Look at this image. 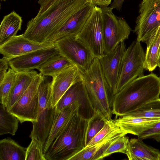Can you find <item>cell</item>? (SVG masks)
<instances>
[{"label":"cell","mask_w":160,"mask_h":160,"mask_svg":"<svg viewBox=\"0 0 160 160\" xmlns=\"http://www.w3.org/2000/svg\"><path fill=\"white\" fill-rule=\"evenodd\" d=\"M95 58L104 55L103 18L101 8L94 6L79 33L77 35Z\"/></svg>","instance_id":"52a82bcc"},{"label":"cell","mask_w":160,"mask_h":160,"mask_svg":"<svg viewBox=\"0 0 160 160\" xmlns=\"http://www.w3.org/2000/svg\"><path fill=\"white\" fill-rule=\"evenodd\" d=\"M76 103L80 106L78 113L83 118L89 120L93 115L95 110L90 102L83 82L72 85L66 92L55 106L56 112Z\"/></svg>","instance_id":"7c38bea8"},{"label":"cell","mask_w":160,"mask_h":160,"mask_svg":"<svg viewBox=\"0 0 160 160\" xmlns=\"http://www.w3.org/2000/svg\"><path fill=\"white\" fill-rule=\"evenodd\" d=\"M22 22V17L14 11L3 17L0 26V46L17 35Z\"/></svg>","instance_id":"603a6c76"},{"label":"cell","mask_w":160,"mask_h":160,"mask_svg":"<svg viewBox=\"0 0 160 160\" xmlns=\"http://www.w3.org/2000/svg\"><path fill=\"white\" fill-rule=\"evenodd\" d=\"M79 108L80 106L76 103L67 106L60 111L56 112L52 128L43 149L44 155Z\"/></svg>","instance_id":"ffe728a7"},{"label":"cell","mask_w":160,"mask_h":160,"mask_svg":"<svg viewBox=\"0 0 160 160\" xmlns=\"http://www.w3.org/2000/svg\"><path fill=\"white\" fill-rule=\"evenodd\" d=\"M43 75L39 73L27 89L8 111L22 123L37 121L39 98L38 88Z\"/></svg>","instance_id":"8fae6325"},{"label":"cell","mask_w":160,"mask_h":160,"mask_svg":"<svg viewBox=\"0 0 160 160\" xmlns=\"http://www.w3.org/2000/svg\"><path fill=\"white\" fill-rule=\"evenodd\" d=\"M158 160H160V153L159 155L158 158Z\"/></svg>","instance_id":"f35d334b"},{"label":"cell","mask_w":160,"mask_h":160,"mask_svg":"<svg viewBox=\"0 0 160 160\" xmlns=\"http://www.w3.org/2000/svg\"><path fill=\"white\" fill-rule=\"evenodd\" d=\"M27 148L11 138L1 139L0 141V160H25Z\"/></svg>","instance_id":"d4e9b609"},{"label":"cell","mask_w":160,"mask_h":160,"mask_svg":"<svg viewBox=\"0 0 160 160\" xmlns=\"http://www.w3.org/2000/svg\"><path fill=\"white\" fill-rule=\"evenodd\" d=\"M125 115L160 118V98L150 101L138 109Z\"/></svg>","instance_id":"83f0119b"},{"label":"cell","mask_w":160,"mask_h":160,"mask_svg":"<svg viewBox=\"0 0 160 160\" xmlns=\"http://www.w3.org/2000/svg\"><path fill=\"white\" fill-rule=\"evenodd\" d=\"M160 78L151 73L135 79L114 95L112 114L116 118L159 98Z\"/></svg>","instance_id":"7a4b0ae2"},{"label":"cell","mask_w":160,"mask_h":160,"mask_svg":"<svg viewBox=\"0 0 160 160\" xmlns=\"http://www.w3.org/2000/svg\"><path fill=\"white\" fill-rule=\"evenodd\" d=\"M94 6L90 2L77 11L47 42H55L64 37L77 36L80 32Z\"/></svg>","instance_id":"e0dca14e"},{"label":"cell","mask_w":160,"mask_h":160,"mask_svg":"<svg viewBox=\"0 0 160 160\" xmlns=\"http://www.w3.org/2000/svg\"><path fill=\"white\" fill-rule=\"evenodd\" d=\"M18 119L10 112L3 105H0V135H15L18 129Z\"/></svg>","instance_id":"4316f807"},{"label":"cell","mask_w":160,"mask_h":160,"mask_svg":"<svg viewBox=\"0 0 160 160\" xmlns=\"http://www.w3.org/2000/svg\"><path fill=\"white\" fill-rule=\"evenodd\" d=\"M127 133L120 127L99 142L85 147L69 160H99L110 146L120 137Z\"/></svg>","instance_id":"ac0fdd59"},{"label":"cell","mask_w":160,"mask_h":160,"mask_svg":"<svg viewBox=\"0 0 160 160\" xmlns=\"http://www.w3.org/2000/svg\"><path fill=\"white\" fill-rule=\"evenodd\" d=\"M1 1H6V0H0Z\"/></svg>","instance_id":"60d3db41"},{"label":"cell","mask_w":160,"mask_h":160,"mask_svg":"<svg viewBox=\"0 0 160 160\" xmlns=\"http://www.w3.org/2000/svg\"><path fill=\"white\" fill-rule=\"evenodd\" d=\"M78 110L45 153L46 160H69L85 147L88 120L80 115Z\"/></svg>","instance_id":"3957f363"},{"label":"cell","mask_w":160,"mask_h":160,"mask_svg":"<svg viewBox=\"0 0 160 160\" xmlns=\"http://www.w3.org/2000/svg\"><path fill=\"white\" fill-rule=\"evenodd\" d=\"M114 120L116 124L127 134L138 136L160 121V118L124 115L118 117Z\"/></svg>","instance_id":"d6986e66"},{"label":"cell","mask_w":160,"mask_h":160,"mask_svg":"<svg viewBox=\"0 0 160 160\" xmlns=\"http://www.w3.org/2000/svg\"><path fill=\"white\" fill-rule=\"evenodd\" d=\"M73 65L70 61L59 53L50 58L37 69L43 76L52 77Z\"/></svg>","instance_id":"484cf974"},{"label":"cell","mask_w":160,"mask_h":160,"mask_svg":"<svg viewBox=\"0 0 160 160\" xmlns=\"http://www.w3.org/2000/svg\"><path fill=\"white\" fill-rule=\"evenodd\" d=\"M147 45L145 54L144 69L153 71L158 67V56L160 46V26L145 42Z\"/></svg>","instance_id":"cb8c5ba5"},{"label":"cell","mask_w":160,"mask_h":160,"mask_svg":"<svg viewBox=\"0 0 160 160\" xmlns=\"http://www.w3.org/2000/svg\"><path fill=\"white\" fill-rule=\"evenodd\" d=\"M94 6L100 7H108L111 4L112 0H88Z\"/></svg>","instance_id":"d590c367"},{"label":"cell","mask_w":160,"mask_h":160,"mask_svg":"<svg viewBox=\"0 0 160 160\" xmlns=\"http://www.w3.org/2000/svg\"><path fill=\"white\" fill-rule=\"evenodd\" d=\"M60 54L82 70L89 68L95 58L77 36H67L55 42Z\"/></svg>","instance_id":"30bf717a"},{"label":"cell","mask_w":160,"mask_h":160,"mask_svg":"<svg viewBox=\"0 0 160 160\" xmlns=\"http://www.w3.org/2000/svg\"><path fill=\"white\" fill-rule=\"evenodd\" d=\"M129 141L128 137L126 135L117 139L103 153L101 157V160L114 153L120 152L126 154V149Z\"/></svg>","instance_id":"d6a6232c"},{"label":"cell","mask_w":160,"mask_h":160,"mask_svg":"<svg viewBox=\"0 0 160 160\" xmlns=\"http://www.w3.org/2000/svg\"><path fill=\"white\" fill-rule=\"evenodd\" d=\"M49 76H42L39 84V98L37 121L32 122L33 127L29 135L42 145L43 152L49 136L56 113V107H52L51 102V82Z\"/></svg>","instance_id":"5b68a950"},{"label":"cell","mask_w":160,"mask_h":160,"mask_svg":"<svg viewBox=\"0 0 160 160\" xmlns=\"http://www.w3.org/2000/svg\"><path fill=\"white\" fill-rule=\"evenodd\" d=\"M82 71L73 65L52 77L51 82V102L53 107L68 88L72 85L82 82Z\"/></svg>","instance_id":"4fadbf2b"},{"label":"cell","mask_w":160,"mask_h":160,"mask_svg":"<svg viewBox=\"0 0 160 160\" xmlns=\"http://www.w3.org/2000/svg\"><path fill=\"white\" fill-rule=\"evenodd\" d=\"M8 61L3 57L0 59V82L3 79L8 69Z\"/></svg>","instance_id":"e575fe53"},{"label":"cell","mask_w":160,"mask_h":160,"mask_svg":"<svg viewBox=\"0 0 160 160\" xmlns=\"http://www.w3.org/2000/svg\"><path fill=\"white\" fill-rule=\"evenodd\" d=\"M16 72L11 68H9L3 79L0 82V103L5 107L16 80Z\"/></svg>","instance_id":"f546056e"},{"label":"cell","mask_w":160,"mask_h":160,"mask_svg":"<svg viewBox=\"0 0 160 160\" xmlns=\"http://www.w3.org/2000/svg\"><path fill=\"white\" fill-rule=\"evenodd\" d=\"M119 128L114 120L107 119L102 129L91 140L86 147H88L99 142Z\"/></svg>","instance_id":"1f68e13d"},{"label":"cell","mask_w":160,"mask_h":160,"mask_svg":"<svg viewBox=\"0 0 160 160\" xmlns=\"http://www.w3.org/2000/svg\"><path fill=\"white\" fill-rule=\"evenodd\" d=\"M125 0H114L109 8L112 10L114 9H116L118 10H120L121 8L123 2Z\"/></svg>","instance_id":"8d00e7d4"},{"label":"cell","mask_w":160,"mask_h":160,"mask_svg":"<svg viewBox=\"0 0 160 160\" xmlns=\"http://www.w3.org/2000/svg\"><path fill=\"white\" fill-rule=\"evenodd\" d=\"M38 74L34 70L17 72L16 80L10 92L6 106L8 111L24 93Z\"/></svg>","instance_id":"7402d4cb"},{"label":"cell","mask_w":160,"mask_h":160,"mask_svg":"<svg viewBox=\"0 0 160 160\" xmlns=\"http://www.w3.org/2000/svg\"><path fill=\"white\" fill-rule=\"evenodd\" d=\"M55 42L39 43L25 37L23 34L16 35L0 46V52L8 61L40 49L51 47Z\"/></svg>","instance_id":"5bb4252c"},{"label":"cell","mask_w":160,"mask_h":160,"mask_svg":"<svg viewBox=\"0 0 160 160\" xmlns=\"http://www.w3.org/2000/svg\"><path fill=\"white\" fill-rule=\"evenodd\" d=\"M160 151L144 143L142 140L132 138L129 140L126 154L129 160H158Z\"/></svg>","instance_id":"44dd1931"},{"label":"cell","mask_w":160,"mask_h":160,"mask_svg":"<svg viewBox=\"0 0 160 160\" xmlns=\"http://www.w3.org/2000/svg\"><path fill=\"white\" fill-rule=\"evenodd\" d=\"M124 42L99 59L105 76L114 95L122 58L126 50Z\"/></svg>","instance_id":"2e32d148"},{"label":"cell","mask_w":160,"mask_h":160,"mask_svg":"<svg viewBox=\"0 0 160 160\" xmlns=\"http://www.w3.org/2000/svg\"><path fill=\"white\" fill-rule=\"evenodd\" d=\"M59 53L55 44L10 60L8 61L9 66L17 72L29 71L38 69L50 58Z\"/></svg>","instance_id":"9a60e30c"},{"label":"cell","mask_w":160,"mask_h":160,"mask_svg":"<svg viewBox=\"0 0 160 160\" xmlns=\"http://www.w3.org/2000/svg\"><path fill=\"white\" fill-rule=\"evenodd\" d=\"M27 148L25 160H46L42 144L34 138Z\"/></svg>","instance_id":"4dcf8cb0"},{"label":"cell","mask_w":160,"mask_h":160,"mask_svg":"<svg viewBox=\"0 0 160 160\" xmlns=\"http://www.w3.org/2000/svg\"><path fill=\"white\" fill-rule=\"evenodd\" d=\"M134 32L145 42L160 26V0H142Z\"/></svg>","instance_id":"9c48e42d"},{"label":"cell","mask_w":160,"mask_h":160,"mask_svg":"<svg viewBox=\"0 0 160 160\" xmlns=\"http://www.w3.org/2000/svg\"><path fill=\"white\" fill-rule=\"evenodd\" d=\"M83 82L95 111L112 119L114 95L103 72L98 58H95L88 68L82 70Z\"/></svg>","instance_id":"277c9868"},{"label":"cell","mask_w":160,"mask_h":160,"mask_svg":"<svg viewBox=\"0 0 160 160\" xmlns=\"http://www.w3.org/2000/svg\"><path fill=\"white\" fill-rule=\"evenodd\" d=\"M101 8L102 14L104 54H106L128 39L131 29L123 18L115 15L109 7Z\"/></svg>","instance_id":"ba28073f"},{"label":"cell","mask_w":160,"mask_h":160,"mask_svg":"<svg viewBox=\"0 0 160 160\" xmlns=\"http://www.w3.org/2000/svg\"><path fill=\"white\" fill-rule=\"evenodd\" d=\"M159 68V71H160V76H159V78H160V65L158 67Z\"/></svg>","instance_id":"ab89813d"},{"label":"cell","mask_w":160,"mask_h":160,"mask_svg":"<svg viewBox=\"0 0 160 160\" xmlns=\"http://www.w3.org/2000/svg\"><path fill=\"white\" fill-rule=\"evenodd\" d=\"M88 0H38L36 16L27 22L24 36L34 42L43 43L61 28Z\"/></svg>","instance_id":"6da1fadb"},{"label":"cell","mask_w":160,"mask_h":160,"mask_svg":"<svg viewBox=\"0 0 160 160\" xmlns=\"http://www.w3.org/2000/svg\"><path fill=\"white\" fill-rule=\"evenodd\" d=\"M158 67L160 65V46L159 49L158 56Z\"/></svg>","instance_id":"74e56055"},{"label":"cell","mask_w":160,"mask_h":160,"mask_svg":"<svg viewBox=\"0 0 160 160\" xmlns=\"http://www.w3.org/2000/svg\"><path fill=\"white\" fill-rule=\"evenodd\" d=\"M107 119L101 111H95L93 115L88 120L85 138L86 146L103 128Z\"/></svg>","instance_id":"f1b7e54d"},{"label":"cell","mask_w":160,"mask_h":160,"mask_svg":"<svg viewBox=\"0 0 160 160\" xmlns=\"http://www.w3.org/2000/svg\"><path fill=\"white\" fill-rule=\"evenodd\" d=\"M145 53L140 42H133L124 54L115 94L137 78L143 75ZM114 94V95H115Z\"/></svg>","instance_id":"8992f818"},{"label":"cell","mask_w":160,"mask_h":160,"mask_svg":"<svg viewBox=\"0 0 160 160\" xmlns=\"http://www.w3.org/2000/svg\"><path fill=\"white\" fill-rule=\"evenodd\" d=\"M138 138L142 140L153 139L158 142L160 141V121L155 123L150 128L144 131L138 136Z\"/></svg>","instance_id":"836d02e7"}]
</instances>
